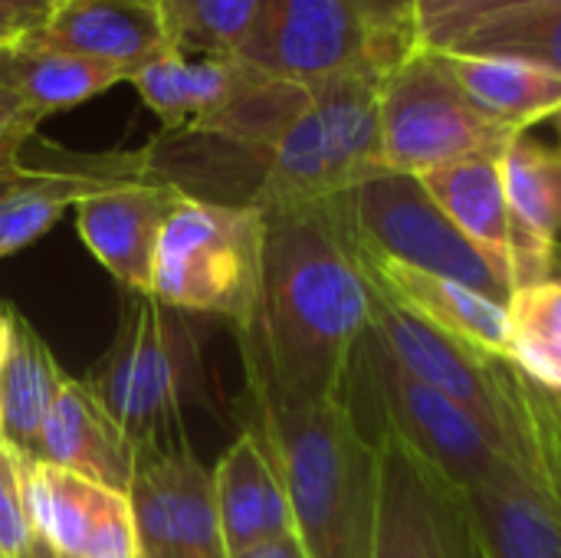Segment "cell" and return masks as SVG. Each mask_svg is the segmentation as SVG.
<instances>
[{
    "instance_id": "4dcf8cb0",
    "label": "cell",
    "mask_w": 561,
    "mask_h": 558,
    "mask_svg": "<svg viewBox=\"0 0 561 558\" xmlns=\"http://www.w3.org/2000/svg\"><path fill=\"white\" fill-rule=\"evenodd\" d=\"M39 115H33L16 95H10L7 89H0V164H16L23 161V148L26 141L36 135L39 128Z\"/></svg>"
},
{
    "instance_id": "d590c367",
    "label": "cell",
    "mask_w": 561,
    "mask_h": 558,
    "mask_svg": "<svg viewBox=\"0 0 561 558\" xmlns=\"http://www.w3.org/2000/svg\"><path fill=\"white\" fill-rule=\"evenodd\" d=\"M23 33H26V26H23L10 10L0 7V46L10 43V39H16V36H23Z\"/></svg>"
},
{
    "instance_id": "7c38bea8",
    "label": "cell",
    "mask_w": 561,
    "mask_h": 558,
    "mask_svg": "<svg viewBox=\"0 0 561 558\" xmlns=\"http://www.w3.org/2000/svg\"><path fill=\"white\" fill-rule=\"evenodd\" d=\"M26 506L33 533L62 558H138L131 503L79 474L26 464Z\"/></svg>"
},
{
    "instance_id": "e0dca14e",
    "label": "cell",
    "mask_w": 561,
    "mask_h": 558,
    "mask_svg": "<svg viewBox=\"0 0 561 558\" xmlns=\"http://www.w3.org/2000/svg\"><path fill=\"white\" fill-rule=\"evenodd\" d=\"M355 257H358V266L368 276V283L385 289L394 303H401L404 309H411L434 329L447 332L450 339H457L483 355L510 358L513 335H510V316H506L503 303H496L463 283L444 280V276L417 273V270L394 266V263H378V260L365 257L358 247H355Z\"/></svg>"
},
{
    "instance_id": "5bb4252c",
    "label": "cell",
    "mask_w": 561,
    "mask_h": 558,
    "mask_svg": "<svg viewBox=\"0 0 561 558\" xmlns=\"http://www.w3.org/2000/svg\"><path fill=\"white\" fill-rule=\"evenodd\" d=\"M184 194L154 178H125L85 201L76 210V230L92 257L128 293L151 289V266L161 227Z\"/></svg>"
},
{
    "instance_id": "8992f818",
    "label": "cell",
    "mask_w": 561,
    "mask_h": 558,
    "mask_svg": "<svg viewBox=\"0 0 561 558\" xmlns=\"http://www.w3.org/2000/svg\"><path fill=\"white\" fill-rule=\"evenodd\" d=\"M263 240L260 207L181 197L161 227L148 296L187 316H220L240 332L256 306Z\"/></svg>"
},
{
    "instance_id": "f546056e",
    "label": "cell",
    "mask_w": 561,
    "mask_h": 558,
    "mask_svg": "<svg viewBox=\"0 0 561 558\" xmlns=\"http://www.w3.org/2000/svg\"><path fill=\"white\" fill-rule=\"evenodd\" d=\"M533 3H542V0H457L450 10H444L440 16L424 23L417 36H421V46L447 53L467 30L493 20L500 13H510V10H519V7H533Z\"/></svg>"
},
{
    "instance_id": "7402d4cb",
    "label": "cell",
    "mask_w": 561,
    "mask_h": 558,
    "mask_svg": "<svg viewBox=\"0 0 561 558\" xmlns=\"http://www.w3.org/2000/svg\"><path fill=\"white\" fill-rule=\"evenodd\" d=\"M486 558H561V503L519 467L467 493Z\"/></svg>"
},
{
    "instance_id": "8d00e7d4",
    "label": "cell",
    "mask_w": 561,
    "mask_h": 558,
    "mask_svg": "<svg viewBox=\"0 0 561 558\" xmlns=\"http://www.w3.org/2000/svg\"><path fill=\"white\" fill-rule=\"evenodd\" d=\"M7 342H10V319H7V303L0 306V362L7 355Z\"/></svg>"
},
{
    "instance_id": "83f0119b",
    "label": "cell",
    "mask_w": 561,
    "mask_h": 558,
    "mask_svg": "<svg viewBox=\"0 0 561 558\" xmlns=\"http://www.w3.org/2000/svg\"><path fill=\"white\" fill-rule=\"evenodd\" d=\"M168 46L187 56H240L256 16L260 0H158Z\"/></svg>"
},
{
    "instance_id": "7a4b0ae2",
    "label": "cell",
    "mask_w": 561,
    "mask_h": 558,
    "mask_svg": "<svg viewBox=\"0 0 561 558\" xmlns=\"http://www.w3.org/2000/svg\"><path fill=\"white\" fill-rule=\"evenodd\" d=\"M289 497L309 558H371L378 447L345 398L283 408L250 398V424Z\"/></svg>"
},
{
    "instance_id": "484cf974",
    "label": "cell",
    "mask_w": 561,
    "mask_h": 558,
    "mask_svg": "<svg viewBox=\"0 0 561 558\" xmlns=\"http://www.w3.org/2000/svg\"><path fill=\"white\" fill-rule=\"evenodd\" d=\"M447 53L523 59L561 76V0H542L500 13L467 30Z\"/></svg>"
},
{
    "instance_id": "d6a6232c",
    "label": "cell",
    "mask_w": 561,
    "mask_h": 558,
    "mask_svg": "<svg viewBox=\"0 0 561 558\" xmlns=\"http://www.w3.org/2000/svg\"><path fill=\"white\" fill-rule=\"evenodd\" d=\"M56 0H0V7L3 10H10L26 30H33L46 13H49V7H53Z\"/></svg>"
},
{
    "instance_id": "30bf717a",
    "label": "cell",
    "mask_w": 561,
    "mask_h": 558,
    "mask_svg": "<svg viewBox=\"0 0 561 558\" xmlns=\"http://www.w3.org/2000/svg\"><path fill=\"white\" fill-rule=\"evenodd\" d=\"M368 437L378 447L371 558H486L467 493L391 431Z\"/></svg>"
},
{
    "instance_id": "3957f363",
    "label": "cell",
    "mask_w": 561,
    "mask_h": 558,
    "mask_svg": "<svg viewBox=\"0 0 561 558\" xmlns=\"http://www.w3.org/2000/svg\"><path fill=\"white\" fill-rule=\"evenodd\" d=\"M85 382L128 437L138 464L174 454L187 444V405L204 398L197 322L148 293L125 289L118 332Z\"/></svg>"
},
{
    "instance_id": "ac0fdd59",
    "label": "cell",
    "mask_w": 561,
    "mask_h": 558,
    "mask_svg": "<svg viewBox=\"0 0 561 558\" xmlns=\"http://www.w3.org/2000/svg\"><path fill=\"white\" fill-rule=\"evenodd\" d=\"M214 500L227 558L296 533L286 487L260 437L247 428L214 467Z\"/></svg>"
},
{
    "instance_id": "1f68e13d",
    "label": "cell",
    "mask_w": 561,
    "mask_h": 558,
    "mask_svg": "<svg viewBox=\"0 0 561 558\" xmlns=\"http://www.w3.org/2000/svg\"><path fill=\"white\" fill-rule=\"evenodd\" d=\"M233 558H309V556H306V549H302L299 536H296V533H289V536H279V539H273V543H263V546H256V549H250V553H243V556H233Z\"/></svg>"
},
{
    "instance_id": "4316f807",
    "label": "cell",
    "mask_w": 561,
    "mask_h": 558,
    "mask_svg": "<svg viewBox=\"0 0 561 558\" xmlns=\"http://www.w3.org/2000/svg\"><path fill=\"white\" fill-rule=\"evenodd\" d=\"M510 358L539 385L561 391V280L519 286L510 303Z\"/></svg>"
},
{
    "instance_id": "d4e9b609",
    "label": "cell",
    "mask_w": 561,
    "mask_h": 558,
    "mask_svg": "<svg viewBox=\"0 0 561 558\" xmlns=\"http://www.w3.org/2000/svg\"><path fill=\"white\" fill-rule=\"evenodd\" d=\"M500 174L523 240L552 257L561 234V151L519 132L500 155Z\"/></svg>"
},
{
    "instance_id": "6da1fadb",
    "label": "cell",
    "mask_w": 561,
    "mask_h": 558,
    "mask_svg": "<svg viewBox=\"0 0 561 558\" xmlns=\"http://www.w3.org/2000/svg\"><path fill=\"white\" fill-rule=\"evenodd\" d=\"M263 270L237 332L250 398L283 408L339 401L371 329V286L345 220V194L263 207Z\"/></svg>"
},
{
    "instance_id": "74e56055",
    "label": "cell",
    "mask_w": 561,
    "mask_h": 558,
    "mask_svg": "<svg viewBox=\"0 0 561 558\" xmlns=\"http://www.w3.org/2000/svg\"><path fill=\"white\" fill-rule=\"evenodd\" d=\"M30 558H62V556H56V553H53V549H49L46 543H39V539H36V546H33Z\"/></svg>"
},
{
    "instance_id": "ffe728a7",
    "label": "cell",
    "mask_w": 561,
    "mask_h": 558,
    "mask_svg": "<svg viewBox=\"0 0 561 558\" xmlns=\"http://www.w3.org/2000/svg\"><path fill=\"white\" fill-rule=\"evenodd\" d=\"M10 342L0 362V441L26 460H39L46 414L69 378L33 322L7 303Z\"/></svg>"
},
{
    "instance_id": "cb8c5ba5",
    "label": "cell",
    "mask_w": 561,
    "mask_h": 558,
    "mask_svg": "<svg viewBox=\"0 0 561 558\" xmlns=\"http://www.w3.org/2000/svg\"><path fill=\"white\" fill-rule=\"evenodd\" d=\"M444 56L477 109L516 135L561 109V76L549 69L503 56Z\"/></svg>"
},
{
    "instance_id": "e575fe53",
    "label": "cell",
    "mask_w": 561,
    "mask_h": 558,
    "mask_svg": "<svg viewBox=\"0 0 561 558\" xmlns=\"http://www.w3.org/2000/svg\"><path fill=\"white\" fill-rule=\"evenodd\" d=\"M457 0H414V16H417V33L424 23H431L434 16H440L444 10H450Z\"/></svg>"
},
{
    "instance_id": "4fadbf2b",
    "label": "cell",
    "mask_w": 561,
    "mask_h": 558,
    "mask_svg": "<svg viewBox=\"0 0 561 558\" xmlns=\"http://www.w3.org/2000/svg\"><path fill=\"white\" fill-rule=\"evenodd\" d=\"M500 155L463 158L457 164L424 174L421 184L440 204V210L463 230V237L496 263V270L510 280L516 293L519 286L549 280L552 257L533 250L523 240L506 201Z\"/></svg>"
},
{
    "instance_id": "d6986e66",
    "label": "cell",
    "mask_w": 561,
    "mask_h": 558,
    "mask_svg": "<svg viewBox=\"0 0 561 558\" xmlns=\"http://www.w3.org/2000/svg\"><path fill=\"white\" fill-rule=\"evenodd\" d=\"M256 72L260 69H253L240 56H187L168 49L135 69L128 82L161 118L164 132H187L233 102Z\"/></svg>"
},
{
    "instance_id": "9a60e30c",
    "label": "cell",
    "mask_w": 561,
    "mask_h": 558,
    "mask_svg": "<svg viewBox=\"0 0 561 558\" xmlns=\"http://www.w3.org/2000/svg\"><path fill=\"white\" fill-rule=\"evenodd\" d=\"M26 33L53 49L108 62L125 79L171 49L158 0H56Z\"/></svg>"
},
{
    "instance_id": "9c48e42d",
    "label": "cell",
    "mask_w": 561,
    "mask_h": 558,
    "mask_svg": "<svg viewBox=\"0 0 561 558\" xmlns=\"http://www.w3.org/2000/svg\"><path fill=\"white\" fill-rule=\"evenodd\" d=\"M345 395H368L378 411L375 431L401 437L463 493H473L516 467L460 405L408 375L371 329L355 355Z\"/></svg>"
},
{
    "instance_id": "52a82bcc",
    "label": "cell",
    "mask_w": 561,
    "mask_h": 558,
    "mask_svg": "<svg viewBox=\"0 0 561 558\" xmlns=\"http://www.w3.org/2000/svg\"><path fill=\"white\" fill-rule=\"evenodd\" d=\"M381 168L424 178L473 155H500L516 132L493 122L457 82L444 53L417 46L381 82Z\"/></svg>"
},
{
    "instance_id": "603a6c76",
    "label": "cell",
    "mask_w": 561,
    "mask_h": 558,
    "mask_svg": "<svg viewBox=\"0 0 561 558\" xmlns=\"http://www.w3.org/2000/svg\"><path fill=\"white\" fill-rule=\"evenodd\" d=\"M118 82H128L122 69L53 49L30 33L0 46V89L16 95L39 118L76 109Z\"/></svg>"
},
{
    "instance_id": "f35d334b",
    "label": "cell",
    "mask_w": 561,
    "mask_h": 558,
    "mask_svg": "<svg viewBox=\"0 0 561 558\" xmlns=\"http://www.w3.org/2000/svg\"><path fill=\"white\" fill-rule=\"evenodd\" d=\"M549 122L556 125V132H559V141H561V109L556 112V115H552V118H549ZM559 151H561V148H559Z\"/></svg>"
},
{
    "instance_id": "ba28073f",
    "label": "cell",
    "mask_w": 561,
    "mask_h": 558,
    "mask_svg": "<svg viewBox=\"0 0 561 558\" xmlns=\"http://www.w3.org/2000/svg\"><path fill=\"white\" fill-rule=\"evenodd\" d=\"M345 220L355 247L378 263L463 283L503 306L513 296L496 263L463 237L414 174L381 168L365 178L345 194Z\"/></svg>"
},
{
    "instance_id": "277c9868",
    "label": "cell",
    "mask_w": 561,
    "mask_h": 558,
    "mask_svg": "<svg viewBox=\"0 0 561 558\" xmlns=\"http://www.w3.org/2000/svg\"><path fill=\"white\" fill-rule=\"evenodd\" d=\"M417 46L414 0H260L240 59L312 86L355 69L391 72Z\"/></svg>"
},
{
    "instance_id": "8fae6325",
    "label": "cell",
    "mask_w": 561,
    "mask_h": 558,
    "mask_svg": "<svg viewBox=\"0 0 561 558\" xmlns=\"http://www.w3.org/2000/svg\"><path fill=\"white\" fill-rule=\"evenodd\" d=\"M128 503L138 558H227L214 470L187 444L138 464Z\"/></svg>"
},
{
    "instance_id": "2e32d148",
    "label": "cell",
    "mask_w": 561,
    "mask_h": 558,
    "mask_svg": "<svg viewBox=\"0 0 561 558\" xmlns=\"http://www.w3.org/2000/svg\"><path fill=\"white\" fill-rule=\"evenodd\" d=\"M39 460L115 493L131 490L138 457L85 378H66L39 434Z\"/></svg>"
},
{
    "instance_id": "44dd1931",
    "label": "cell",
    "mask_w": 561,
    "mask_h": 558,
    "mask_svg": "<svg viewBox=\"0 0 561 558\" xmlns=\"http://www.w3.org/2000/svg\"><path fill=\"white\" fill-rule=\"evenodd\" d=\"M138 174H145L141 155H108L92 164L39 168L33 181L0 201V260L39 240L79 201Z\"/></svg>"
},
{
    "instance_id": "ab89813d",
    "label": "cell",
    "mask_w": 561,
    "mask_h": 558,
    "mask_svg": "<svg viewBox=\"0 0 561 558\" xmlns=\"http://www.w3.org/2000/svg\"><path fill=\"white\" fill-rule=\"evenodd\" d=\"M559 405H561V395H559Z\"/></svg>"
},
{
    "instance_id": "f1b7e54d",
    "label": "cell",
    "mask_w": 561,
    "mask_h": 558,
    "mask_svg": "<svg viewBox=\"0 0 561 558\" xmlns=\"http://www.w3.org/2000/svg\"><path fill=\"white\" fill-rule=\"evenodd\" d=\"M26 464L0 441V558H30L36 546L26 506Z\"/></svg>"
},
{
    "instance_id": "836d02e7",
    "label": "cell",
    "mask_w": 561,
    "mask_h": 558,
    "mask_svg": "<svg viewBox=\"0 0 561 558\" xmlns=\"http://www.w3.org/2000/svg\"><path fill=\"white\" fill-rule=\"evenodd\" d=\"M39 174V164H23V161H16V164H0V201L7 197V194H13L16 187H23L26 181H33Z\"/></svg>"
},
{
    "instance_id": "5b68a950",
    "label": "cell",
    "mask_w": 561,
    "mask_h": 558,
    "mask_svg": "<svg viewBox=\"0 0 561 558\" xmlns=\"http://www.w3.org/2000/svg\"><path fill=\"white\" fill-rule=\"evenodd\" d=\"M388 72L355 69L309 86V105L276 141L253 207L319 204L348 194L381 171V82Z\"/></svg>"
}]
</instances>
